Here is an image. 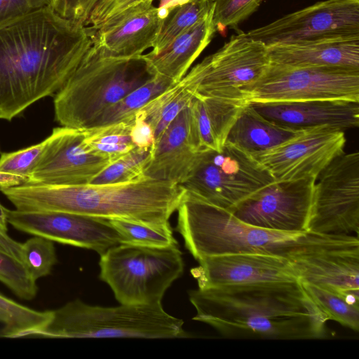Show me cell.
Listing matches in <instances>:
<instances>
[{"instance_id": "3957f363", "label": "cell", "mask_w": 359, "mask_h": 359, "mask_svg": "<svg viewBox=\"0 0 359 359\" xmlns=\"http://www.w3.org/2000/svg\"><path fill=\"white\" fill-rule=\"evenodd\" d=\"M0 191L20 211L65 212L108 219L163 223L168 222L177 210L184 189L144 177L108 184H24Z\"/></svg>"}, {"instance_id": "f6af8a7d", "label": "cell", "mask_w": 359, "mask_h": 359, "mask_svg": "<svg viewBox=\"0 0 359 359\" xmlns=\"http://www.w3.org/2000/svg\"><path fill=\"white\" fill-rule=\"evenodd\" d=\"M7 208L0 203V228L4 231L8 230Z\"/></svg>"}, {"instance_id": "7dc6e473", "label": "cell", "mask_w": 359, "mask_h": 359, "mask_svg": "<svg viewBox=\"0 0 359 359\" xmlns=\"http://www.w3.org/2000/svg\"><path fill=\"white\" fill-rule=\"evenodd\" d=\"M0 151H1V147H0Z\"/></svg>"}, {"instance_id": "4fadbf2b", "label": "cell", "mask_w": 359, "mask_h": 359, "mask_svg": "<svg viewBox=\"0 0 359 359\" xmlns=\"http://www.w3.org/2000/svg\"><path fill=\"white\" fill-rule=\"evenodd\" d=\"M246 34L266 46L359 36V0L318 1Z\"/></svg>"}, {"instance_id": "7402d4cb", "label": "cell", "mask_w": 359, "mask_h": 359, "mask_svg": "<svg viewBox=\"0 0 359 359\" xmlns=\"http://www.w3.org/2000/svg\"><path fill=\"white\" fill-rule=\"evenodd\" d=\"M266 46L271 63L295 67L359 70V36L326 38Z\"/></svg>"}, {"instance_id": "277c9868", "label": "cell", "mask_w": 359, "mask_h": 359, "mask_svg": "<svg viewBox=\"0 0 359 359\" xmlns=\"http://www.w3.org/2000/svg\"><path fill=\"white\" fill-rule=\"evenodd\" d=\"M154 75L142 55L122 59L101 55L92 46L54 96L55 120L61 126L91 127L109 107Z\"/></svg>"}, {"instance_id": "2e32d148", "label": "cell", "mask_w": 359, "mask_h": 359, "mask_svg": "<svg viewBox=\"0 0 359 359\" xmlns=\"http://www.w3.org/2000/svg\"><path fill=\"white\" fill-rule=\"evenodd\" d=\"M83 138V129L64 126L53 128L27 184H90L111 163L89 152Z\"/></svg>"}, {"instance_id": "8992f818", "label": "cell", "mask_w": 359, "mask_h": 359, "mask_svg": "<svg viewBox=\"0 0 359 359\" xmlns=\"http://www.w3.org/2000/svg\"><path fill=\"white\" fill-rule=\"evenodd\" d=\"M177 210V231L196 260L236 253L282 257L285 245L300 233L273 231L249 225L229 210L186 189Z\"/></svg>"}, {"instance_id": "5b68a950", "label": "cell", "mask_w": 359, "mask_h": 359, "mask_svg": "<svg viewBox=\"0 0 359 359\" xmlns=\"http://www.w3.org/2000/svg\"><path fill=\"white\" fill-rule=\"evenodd\" d=\"M50 313L49 321L27 337L175 339L188 336L183 320L166 313L161 303L107 307L76 299Z\"/></svg>"}, {"instance_id": "484cf974", "label": "cell", "mask_w": 359, "mask_h": 359, "mask_svg": "<svg viewBox=\"0 0 359 359\" xmlns=\"http://www.w3.org/2000/svg\"><path fill=\"white\" fill-rule=\"evenodd\" d=\"M214 5L215 0H183L169 8L152 50L147 54H159L177 36L210 13Z\"/></svg>"}, {"instance_id": "f1b7e54d", "label": "cell", "mask_w": 359, "mask_h": 359, "mask_svg": "<svg viewBox=\"0 0 359 359\" xmlns=\"http://www.w3.org/2000/svg\"><path fill=\"white\" fill-rule=\"evenodd\" d=\"M300 282L306 292L329 320H334L355 332L359 330V301L324 287Z\"/></svg>"}, {"instance_id": "7c38bea8", "label": "cell", "mask_w": 359, "mask_h": 359, "mask_svg": "<svg viewBox=\"0 0 359 359\" xmlns=\"http://www.w3.org/2000/svg\"><path fill=\"white\" fill-rule=\"evenodd\" d=\"M359 153L335 157L315 182L306 231L358 236Z\"/></svg>"}, {"instance_id": "9c48e42d", "label": "cell", "mask_w": 359, "mask_h": 359, "mask_svg": "<svg viewBox=\"0 0 359 359\" xmlns=\"http://www.w3.org/2000/svg\"><path fill=\"white\" fill-rule=\"evenodd\" d=\"M270 64L267 46L241 32L180 81L194 96L245 100L242 90L259 80Z\"/></svg>"}, {"instance_id": "ffe728a7", "label": "cell", "mask_w": 359, "mask_h": 359, "mask_svg": "<svg viewBox=\"0 0 359 359\" xmlns=\"http://www.w3.org/2000/svg\"><path fill=\"white\" fill-rule=\"evenodd\" d=\"M249 103L268 120L290 128L332 126L344 131L359 126V102L313 100Z\"/></svg>"}, {"instance_id": "d6986e66", "label": "cell", "mask_w": 359, "mask_h": 359, "mask_svg": "<svg viewBox=\"0 0 359 359\" xmlns=\"http://www.w3.org/2000/svg\"><path fill=\"white\" fill-rule=\"evenodd\" d=\"M168 10L143 5L90 29L92 46L102 56L129 59L152 48Z\"/></svg>"}, {"instance_id": "52a82bcc", "label": "cell", "mask_w": 359, "mask_h": 359, "mask_svg": "<svg viewBox=\"0 0 359 359\" xmlns=\"http://www.w3.org/2000/svg\"><path fill=\"white\" fill-rule=\"evenodd\" d=\"M100 278L122 304H156L184 271L178 245L118 244L100 255Z\"/></svg>"}, {"instance_id": "74e56055", "label": "cell", "mask_w": 359, "mask_h": 359, "mask_svg": "<svg viewBox=\"0 0 359 359\" xmlns=\"http://www.w3.org/2000/svg\"><path fill=\"white\" fill-rule=\"evenodd\" d=\"M154 0H99L92 11L86 26L97 29L107 21L143 5H152Z\"/></svg>"}, {"instance_id": "836d02e7", "label": "cell", "mask_w": 359, "mask_h": 359, "mask_svg": "<svg viewBox=\"0 0 359 359\" xmlns=\"http://www.w3.org/2000/svg\"><path fill=\"white\" fill-rule=\"evenodd\" d=\"M21 262L34 280L48 276L57 262L53 241L39 236L27 239L22 243Z\"/></svg>"}, {"instance_id": "bcb514c9", "label": "cell", "mask_w": 359, "mask_h": 359, "mask_svg": "<svg viewBox=\"0 0 359 359\" xmlns=\"http://www.w3.org/2000/svg\"><path fill=\"white\" fill-rule=\"evenodd\" d=\"M0 322L4 325L3 327H5L8 324L7 318L1 313H0Z\"/></svg>"}, {"instance_id": "e0dca14e", "label": "cell", "mask_w": 359, "mask_h": 359, "mask_svg": "<svg viewBox=\"0 0 359 359\" xmlns=\"http://www.w3.org/2000/svg\"><path fill=\"white\" fill-rule=\"evenodd\" d=\"M15 229L53 242L94 250L100 255L120 244L108 219L65 212H24L7 209Z\"/></svg>"}, {"instance_id": "60d3db41", "label": "cell", "mask_w": 359, "mask_h": 359, "mask_svg": "<svg viewBox=\"0 0 359 359\" xmlns=\"http://www.w3.org/2000/svg\"><path fill=\"white\" fill-rule=\"evenodd\" d=\"M32 11L25 0H0V23Z\"/></svg>"}, {"instance_id": "d6a6232c", "label": "cell", "mask_w": 359, "mask_h": 359, "mask_svg": "<svg viewBox=\"0 0 359 359\" xmlns=\"http://www.w3.org/2000/svg\"><path fill=\"white\" fill-rule=\"evenodd\" d=\"M151 148L135 147L111 163L90 182L92 184L130 182L143 176L144 169L150 158Z\"/></svg>"}, {"instance_id": "1f68e13d", "label": "cell", "mask_w": 359, "mask_h": 359, "mask_svg": "<svg viewBox=\"0 0 359 359\" xmlns=\"http://www.w3.org/2000/svg\"><path fill=\"white\" fill-rule=\"evenodd\" d=\"M0 313L8 324L0 329V337L22 338L44 326L51 317L50 311H39L20 304L0 293Z\"/></svg>"}, {"instance_id": "44dd1931", "label": "cell", "mask_w": 359, "mask_h": 359, "mask_svg": "<svg viewBox=\"0 0 359 359\" xmlns=\"http://www.w3.org/2000/svg\"><path fill=\"white\" fill-rule=\"evenodd\" d=\"M190 103L170 123L151 148L144 177L181 185L192 175L201 152L192 148L189 137Z\"/></svg>"}, {"instance_id": "8fae6325", "label": "cell", "mask_w": 359, "mask_h": 359, "mask_svg": "<svg viewBox=\"0 0 359 359\" xmlns=\"http://www.w3.org/2000/svg\"><path fill=\"white\" fill-rule=\"evenodd\" d=\"M248 102L346 100L359 102V70L295 67L270 64L263 76L242 90Z\"/></svg>"}, {"instance_id": "e575fe53", "label": "cell", "mask_w": 359, "mask_h": 359, "mask_svg": "<svg viewBox=\"0 0 359 359\" xmlns=\"http://www.w3.org/2000/svg\"><path fill=\"white\" fill-rule=\"evenodd\" d=\"M0 281L21 299L32 300L37 294L36 280L22 262L1 251Z\"/></svg>"}, {"instance_id": "b9f144b4", "label": "cell", "mask_w": 359, "mask_h": 359, "mask_svg": "<svg viewBox=\"0 0 359 359\" xmlns=\"http://www.w3.org/2000/svg\"><path fill=\"white\" fill-rule=\"evenodd\" d=\"M0 251L21 262L22 243L13 239L7 233L0 228Z\"/></svg>"}, {"instance_id": "4316f807", "label": "cell", "mask_w": 359, "mask_h": 359, "mask_svg": "<svg viewBox=\"0 0 359 359\" xmlns=\"http://www.w3.org/2000/svg\"><path fill=\"white\" fill-rule=\"evenodd\" d=\"M134 118L135 116L111 125L83 129L87 150L110 163L128 153L136 147L130 136Z\"/></svg>"}, {"instance_id": "d4e9b609", "label": "cell", "mask_w": 359, "mask_h": 359, "mask_svg": "<svg viewBox=\"0 0 359 359\" xmlns=\"http://www.w3.org/2000/svg\"><path fill=\"white\" fill-rule=\"evenodd\" d=\"M304 130L276 124L248 103L231 127L225 143L255 156L294 137Z\"/></svg>"}, {"instance_id": "f35d334b", "label": "cell", "mask_w": 359, "mask_h": 359, "mask_svg": "<svg viewBox=\"0 0 359 359\" xmlns=\"http://www.w3.org/2000/svg\"><path fill=\"white\" fill-rule=\"evenodd\" d=\"M99 0H53L51 8L61 17L86 26Z\"/></svg>"}, {"instance_id": "4dcf8cb0", "label": "cell", "mask_w": 359, "mask_h": 359, "mask_svg": "<svg viewBox=\"0 0 359 359\" xmlns=\"http://www.w3.org/2000/svg\"><path fill=\"white\" fill-rule=\"evenodd\" d=\"M120 243L163 248L178 245L168 222L148 223L126 219H109Z\"/></svg>"}, {"instance_id": "7a4b0ae2", "label": "cell", "mask_w": 359, "mask_h": 359, "mask_svg": "<svg viewBox=\"0 0 359 359\" xmlns=\"http://www.w3.org/2000/svg\"><path fill=\"white\" fill-rule=\"evenodd\" d=\"M189 297L193 320L227 338L320 339L329 320L300 280L198 288Z\"/></svg>"}, {"instance_id": "f546056e", "label": "cell", "mask_w": 359, "mask_h": 359, "mask_svg": "<svg viewBox=\"0 0 359 359\" xmlns=\"http://www.w3.org/2000/svg\"><path fill=\"white\" fill-rule=\"evenodd\" d=\"M193 97L192 93L179 81L141 109L154 130L155 141Z\"/></svg>"}, {"instance_id": "9a60e30c", "label": "cell", "mask_w": 359, "mask_h": 359, "mask_svg": "<svg viewBox=\"0 0 359 359\" xmlns=\"http://www.w3.org/2000/svg\"><path fill=\"white\" fill-rule=\"evenodd\" d=\"M345 144L344 130L332 126L314 127L253 157L275 181L316 180L335 157L344 152Z\"/></svg>"}, {"instance_id": "603a6c76", "label": "cell", "mask_w": 359, "mask_h": 359, "mask_svg": "<svg viewBox=\"0 0 359 359\" xmlns=\"http://www.w3.org/2000/svg\"><path fill=\"white\" fill-rule=\"evenodd\" d=\"M248 103L242 99L194 96L189 137L194 151H222L231 127Z\"/></svg>"}, {"instance_id": "ab89813d", "label": "cell", "mask_w": 359, "mask_h": 359, "mask_svg": "<svg viewBox=\"0 0 359 359\" xmlns=\"http://www.w3.org/2000/svg\"><path fill=\"white\" fill-rule=\"evenodd\" d=\"M133 144L137 148H151L155 143V136L151 126L146 121L143 110L135 114L134 123L130 132Z\"/></svg>"}, {"instance_id": "30bf717a", "label": "cell", "mask_w": 359, "mask_h": 359, "mask_svg": "<svg viewBox=\"0 0 359 359\" xmlns=\"http://www.w3.org/2000/svg\"><path fill=\"white\" fill-rule=\"evenodd\" d=\"M273 181L270 172L252 156L225 143L220 151H202L196 168L180 186L230 211Z\"/></svg>"}, {"instance_id": "ee69618b", "label": "cell", "mask_w": 359, "mask_h": 359, "mask_svg": "<svg viewBox=\"0 0 359 359\" xmlns=\"http://www.w3.org/2000/svg\"><path fill=\"white\" fill-rule=\"evenodd\" d=\"M31 9L51 6L53 0H25Z\"/></svg>"}, {"instance_id": "5bb4252c", "label": "cell", "mask_w": 359, "mask_h": 359, "mask_svg": "<svg viewBox=\"0 0 359 359\" xmlns=\"http://www.w3.org/2000/svg\"><path fill=\"white\" fill-rule=\"evenodd\" d=\"M315 179L273 181L230 210L242 222L260 229L302 233L311 215Z\"/></svg>"}, {"instance_id": "8d00e7d4", "label": "cell", "mask_w": 359, "mask_h": 359, "mask_svg": "<svg viewBox=\"0 0 359 359\" xmlns=\"http://www.w3.org/2000/svg\"><path fill=\"white\" fill-rule=\"evenodd\" d=\"M46 144V138L34 145L0 156V172L27 178L38 161Z\"/></svg>"}, {"instance_id": "ba28073f", "label": "cell", "mask_w": 359, "mask_h": 359, "mask_svg": "<svg viewBox=\"0 0 359 359\" xmlns=\"http://www.w3.org/2000/svg\"><path fill=\"white\" fill-rule=\"evenodd\" d=\"M283 257L299 280L359 301L358 236L305 231L285 244Z\"/></svg>"}, {"instance_id": "83f0119b", "label": "cell", "mask_w": 359, "mask_h": 359, "mask_svg": "<svg viewBox=\"0 0 359 359\" xmlns=\"http://www.w3.org/2000/svg\"><path fill=\"white\" fill-rule=\"evenodd\" d=\"M175 84L168 78L154 75L147 83L106 109L91 127L111 125L134 117L135 113L149 102Z\"/></svg>"}, {"instance_id": "6da1fadb", "label": "cell", "mask_w": 359, "mask_h": 359, "mask_svg": "<svg viewBox=\"0 0 359 359\" xmlns=\"http://www.w3.org/2000/svg\"><path fill=\"white\" fill-rule=\"evenodd\" d=\"M92 46L91 30L51 6L0 23V119L11 121L53 96Z\"/></svg>"}, {"instance_id": "d590c367", "label": "cell", "mask_w": 359, "mask_h": 359, "mask_svg": "<svg viewBox=\"0 0 359 359\" xmlns=\"http://www.w3.org/2000/svg\"><path fill=\"white\" fill-rule=\"evenodd\" d=\"M262 0H215L212 20L223 34L227 27L237 29L259 6Z\"/></svg>"}, {"instance_id": "ac0fdd59", "label": "cell", "mask_w": 359, "mask_h": 359, "mask_svg": "<svg viewBox=\"0 0 359 359\" xmlns=\"http://www.w3.org/2000/svg\"><path fill=\"white\" fill-rule=\"evenodd\" d=\"M191 270L198 288L262 282L299 280L284 257L262 253H236L204 257Z\"/></svg>"}, {"instance_id": "cb8c5ba5", "label": "cell", "mask_w": 359, "mask_h": 359, "mask_svg": "<svg viewBox=\"0 0 359 359\" xmlns=\"http://www.w3.org/2000/svg\"><path fill=\"white\" fill-rule=\"evenodd\" d=\"M212 14L213 11L201 21L180 34L159 54L142 55L151 73L178 83L217 32Z\"/></svg>"}, {"instance_id": "7bdbcfd3", "label": "cell", "mask_w": 359, "mask_h": 359, "mask_svg": "<svg viewBox=\"0 0 359 359\" xmlns=\"http://www.w3.org/2000/svg\"><path fill=\"white\" fill-rule=\"evenodd\" d=\"M27 182L28 180L26 177L0 172V189L21 185Z\"/></svg>"}]
</instances>
